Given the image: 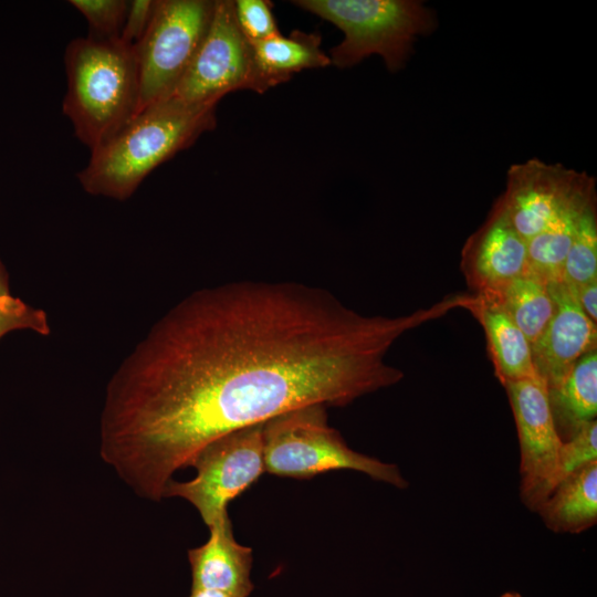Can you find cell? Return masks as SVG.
<instances>
[{
	"label": "cell",
	"instance_id": "cell-1",
	"mask_svg": "<svg viewBox=\"0 0 597 597\" xmlns=\"http://www.w3.org/2000/svg\"><path fill=\"white\" fill-rule=\"evenodd\" d=\"M432 318L365 316L323 289L240 281L198 290L161 316L112 375L102 460L159 502L214 439L308 405L346 406L398 383L386 354Z\"/></svg>",
	"mask_w": 597,
	"mask_h": 597
},
{
	"label": "cell",
	"instance_id": "cell-2",
	"mask_svg": "<svg viewBox=\"0 0 597 597\" xmlns=\"http://www.w3.org/2000/svg\"><path fill=\"white\" fill-rule=\"evenodd\" d=\"M217 105L168 98L144 108L91 153L78 182L92 196L127 200L155 168L214 127Z\"/></svg>",
	"mask_w": 597,
	"mask_h": 597
},
{
	"label": "cell",
	"instance_id": "cell-3",
	"mask_svg": "<svg viewBox=\"0 0 597 597\" xmlns=\"http://www.w3.org/2000/svg\"><path fill=\"white\" fill-rule=\"evenodd\" d=\"M64 115L91 153L139 112V74L134 46L119 40L73 39L65 49Z\"/></svg>",
	"mask_w": 597,
	"mask_h": 597
},
{
	"label": "cell",
	"instance_id": "cell-4",
	"mask_svg": "<svg viewBox=\"0 0 597 597\" xmlns=\"http://www.w3.org/2000/svg\"><path fill=\"white\" fill-rule=\"evenodd\" d=\"M298 8L342 30L331 64L350 67L377 54L390 72L402 69L418 36L437 27L433 10L419 0H296Z\"/></svg>",
	"mask_w": 597,
	"mask_h": 597
},
{
	"label": "cell",
	"instance_id": "cell-5",
	"mask_svg": "<svg viewBox=\"0 0 597 597\" xmlns=\"http://www.w3.org/2000/svg\"><path fill=\"white\" fill-rule=\"evenodd\" d=\"M264 471L282 478L311 479L332 470H354L408 486L399 468L350 449L327 423L326 406L314 404L286 411L263 423Z\"/></svg>",
	"mask_w": 597,
	"mask_h": 597
},
{
	"label": "cell",
	"instance_id": "cell-6",
	"mask_svg": "<svg viewBox=\"0 0 597 597\" xmlns=\"http://www.w3.org/2000/svg\"><path fill=\"white\" fill-rule=\"evenodd\" d=\"M213 8L210 0H158L146 33L134 46L139 112L171 96L206 35Z\"/></svg>",
	"mask_w": 597,
	"mask_h": 597
},
{
	"label": "cell",
	"instance_id": "cell-7",
	"mask_svg": "<svg viewBox=\"0 0 597 597\" xmlns=\"http://www.w3.org/2000/svg\"><path fill=\"white\" fill-rule=\"evenodd\" d=\"M262 429L263 423L250 426L206 444L189 463L196 476L185 482L171 479L164 498L188 501L205 524L211 525L264 472Z\"/></svg>",
	"mask_w": 597,
	"mask_h": 597
},
{
	"label": "cell",
	"instance_id": "cell-8",
	"mask_svg": "<svg viewBox=\"0 0 597 597\" xmlns=\"http://www.w3.org/2000/svg\"><path fill=\"white\" fill-rule=\"evenodd\" d=\"M595 178L585 171L533 158L513 164L499 199L510 222L526 241L596 205Z\"/></svg>",
	"mask_w": 597,
	"mask_h": 597
},
{
	"label": "cell",
	"instance_id": "cell-9",
	"mask_svg": "<svg viewBox=\"0 0 597 597\" xmlns=\"http://www.w3.org/2000/svg\"><path fill=\"white\" fill-rule=\"evenodd\" d=\"M238 90L259 94L266 91L252 45L238 25L234 1L217 0L206 35L169 98L190 104L219 103L226 94Z\"/></svg>",
	"mask_w": 597,
	"mask_h": 597
},
{
	"label": "cell",
	"instance_id": "cell-10",
	"mask_svg": "<svg viewBox=\"0 0 597 597\" xmlns=\"http://www.w3.org/2000/svg\"><path fill=\"white\" fill-rule=\"evenodd\" d=\"M520 442V494L523 504L537 512L558 484L563 441L552 415L548 390L541 378L504 385Z\"/></svg>",
	"mask_w": 597,
	"mask_h": 597
},
{
	"label": "cell",
	"instance_id": "cell-11",
	"mask_svg": "<svg viewBox=\"0 0 597 597\" xmlns=\"http://www.w3.org/2000/svg\"><path fill=\"white\" fill-rule=\"evenodd\" d=\"M555 312L542 335L531 345L537 376L547 389L556 388L575 364L596 350L597 324L580 308L576 292L563 281L548 283Z\"/></svg>",
	"mask_w": 597,
	"mask_h": 597
},
{
	"label": "cell",
	"instance_id": "cell-12",
	"mask_svg": "<svg viewBox=\"0 0 597 597\" xmlns=\"http://www.w3.org/2000/svg\"><path fill=\"white\" fill-rule=\"evenodd\" d=\"M208 527V541L188 551L191 590L208 589L232 597H248L254 588L250 578L252 549L235 541L228 512Z\"/></svg>",
	"mask_w": 597,
	"mask_h": 597
},
{
	"label": "cell",
	"instance_id": "cell-13",
	"mask_svg": "<svg viewBox=\"0 0 597 597\" xmlns=\"http://www.w3.org/2000/svg\"><path fill=\"white\" fill-rule=\"evenodd\" d=\"M468 264L480 292H493L527 272V247L500 200L482 228L468 241Z\"/></svg>",
	"mask_w": 597,
	"mask_h": 597
},
{
	"label": "cell",
	"instance_id": "cell-14",
	"mask_svg": "<svg viewBox=\"0 0 597 597\" xmlns=\"http://www.w3.org/2000/svg\"><path fill=\"white\" fill-rule=\"evenodd\" d=\"M469 308L484 328L495 375L503 386L511 381L540 378L534 368L530 342L496 304L476 295Z\"/></svg>",
	"mask_w": 597,
	"mask_h": 597
},
{
	"label": "cell",
	"instance_id": "cell-15",
	"mask_svg": "<svg viewBox=\"0 0 597 597\" xmlns=\"http://www.w3.org/2000/svg\"><path fill=\"white\" fill-rule=\"evenodd\" d=\"M555 533H580L597 522V462L565 478L537 510Z\"/></svg>",
	"mask_w": 597,
	"mask_h": 597
},
{
	"label": "cell",
	"instance_id": "cell-16",
	"mask_svg": "<svg viewBox=\"0 0 597 597\" xmlns=\"http://www.w3.org/2000/svg\"><path fill=\"white\" fill-rule=\"evenodd\" d=\"M252 50L266 90L289 81L294 73L331 64L329 56L321 49L318 32L294 30L287 36L280 33L253 44Z\"/></svg>",
	"mask_w": 597,
	"mask_h": 597
},
{
	"label": "cell",
	"instance_id": "cell-17",
	"mask_svg": "<svg viewBox=\"0 0 597 597\" xmlns=\"http://www.w3.org/2000/svg\"><path fill=\"white\" fill-rule=\"evenodd\" d=\"M548 400L557 432L563 442L584 425L596 420V350L584 355L565 379L556 388L548 390Z\"/></svg>",
	"mask_w": 597,
	"mask_h": 597
},
{
	"label": "cell",
	"instance_id": "cell-18",
	"mask_svg": "<svg viewBox=\"0 0 597 597\" xmlns=\"http://www.w3.org/2000/svg\"><path fill=\"white\" fill-rule=\"evenodd\" d=\"M479 295L496 304L531 345L542 335L555 312L548 284L531 272L496 291L480 292Z\"/></svg>",
	"mask_w": 597,
	"mask_h": 597
},
{
	"label": "cell",
	"instance_id": "cell-19",
	"mask_svg": "<svg viewBox=\"0 0 597 597\" xmlns=\"http://www.w3.org/2000/svg\"><path fill=\"white\" fill-rule=\"evenodd\" d=\"M582 214L566 218L526 241L527 272L547 284L562 281L565 259Z\"/></svg>",
	"mask_w": 597,
	"mask_h": 597
},
{
	"label": "cell",
	"instance_id": "cell-20",
	"mask_svg": "<svg viewBox=\"0 0 597 597\" xmlns=\"http://www.w3.org/2000/svg\"><path fill=\"white\" fill-rule=\"evenodd\" d=\"M594 280H597L596 205L578 220L562 276V281L574 290Z\"/></svg>",
	"mask_w": 597,
	"mask_h": 597
},
{
	"label": "cell",
	"instance_id": "cell-21",
	"mask_svg": "<svg viewBox=\"0 0 597 597\" xmlns=\"http://www.w3.org/2000/svg\"><path fill=\"white\" fill-rule=\"evenodd\" d=\"M19 329L32 331L42 336L51 334L48 314L11 294L9 275L0 259V338Z\"/></svg>",
	"mask_w": 597,
	"mask_h": 597
},
{
	"label": "cell",
	"instance_id": "cell-22",
	"mask_svg": "<svg viewBox=\"0 0 597 597\" xmlns=\"http://www.w3.org/2000/svg\"><path fill=\"white\" fill-rule=\"evenodd\" d=\"M87 21L88 36L101 40H119L126 15V0H70Z\"/></svg>",
	"mask_w": 597,
	"mask_h": 597
},
{
	"label": "cell",
	"instance_id": "cell-23",
	"mask_svg": "<svg viewBox=\"0 0 597 597\" xmlns=\"http://www.w3.org/2000/svg\"><path fill=\"white\" fill-rule=\"evenodd\" d=\"M234 11L240 31L251 45L280 34L270 1L237 0Z\"/></svg>",
	"mask_w": 597,
	"mask_h": 597
},
{
	"label": "cell",
	"instance_id": "cell-24",
	"mask_svg": "<svg viewBox=\"0 0 597 597\" xmlns=\"http://www.w3.org/2000/svg\"><path fill=\"white\" fill-rule=\"evenodd\" d=\"M593 462H597L596 420L587 422L563 442L559 452L558 483Z\"/></svg>",
	"mask_w": 597,
	"mask_h": 597
},
{
	"label": "cell",
	"instance_id": "cell-25",
	"mask_svg": "<svg viewBox=\"0 0 597 597\" xmlns=\"http://www.w3.org/2000/svg\"><path fill=\"white\" fill-rule=\"evenodd\" d=\"M158 0H130L121 33V41L135 46L146 33L157 8Z\"/></svg>",
	"mask_w": 597,
	"mask_h": 597
},
{
	"label": "cell",
	"instance_id": "cell-26",
	"mask_svg": "<svg viewBox=\"0 0 597 597\" xmlns=\"http://www.w3.org/2000/svg\"><path fill=\"white\" fill-rule=\"evenodd\" d=\"M578 304L583 312L597 323V280L588 282L575 290Z\"/></svg>",
	"mask_w": 597,
	"mask_h": 597
},
{
	"label": "cell",
	"instance_id": "cell-27",
	"mask_svg": "<svg viewBox=\"0 0 597 597\" xmlns=\"http://www.w3.org/2000/svg\"><path fill=\"white\" fill-rule=\"evenodd\" d=\"M188 597H232V596L221 593V591H217V590L196 589V590H191Z\"/></svg>",
	"mask_w": 597,
	"mask_h": 597
},
{
	"label": "cell",
	"instance_id": "cell-28",
	"mask_svg": "<svg viewBox=\"0 0 597 597\" xmlns=\"http://www.w3.org/2000/svg\"><path fill=\"white\" fill-rule=\"evenodd\" d=\"M501 597H522V596L517 593L509 591V593L503 594Z\"/></svg>",
	"mask_w": 597,
	"mask_h": 597
}]
</instances>
